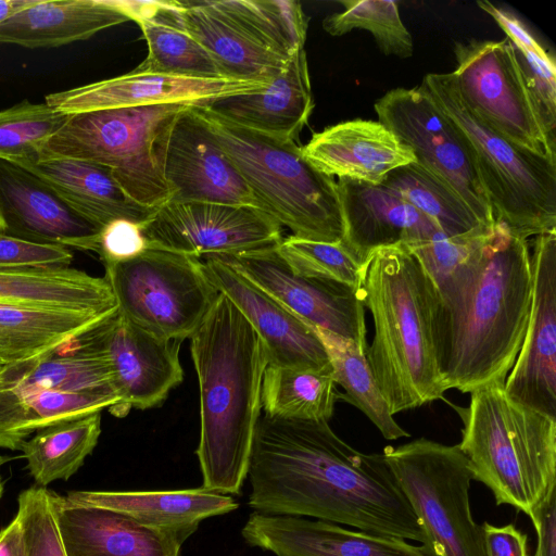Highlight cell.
<instances>
[{
    "mask_svg": "<svg viewBox=\"0 0 556 556\" xmlns=\"http://www.w3.org/2000/svg\"><path fill=\"white\" fill-rule=\"evenodd\" d=\"M0 304L100 314L117 311L104 277L72 267L0 270Z\"/></svg>",
    "mask_w": 556,
    "mask_h": 556,
    "instance_id": "obj_30",
    "label": "cell"
},
{
    "mask_svg": "<svg viewBox=\"0 0 556 556\" xmlns=\"http://www.w3.org/2000/svg\"><path fill=\"white\" fill-rule=\"evenodd\" d=\"M339 400L331 365L324 368L267 365L261 404L265 415L328 421Z\"/></svg>",
    "mask_w": 556,
    "mask_h": 556,
    "instance_id": "obj_34",
    "label": "cell"
},
{
    "mask_svg": "<svg viewBox=\"0 0 556 556\" xmlns=\"http://www.w3.org/2000/svg\"><path fill=\"white\" fill-rule=\"evenodd\" d=\"M164 177L170 193L168 202H212L260 208L249 186L192 105L177 116L172 128Z\"/></svg>",
    "mask_w": 556,
    "mask_h": 556,
    "instance_id": "obj_18",
    "label": "cell"
},
{
    "mask_svg": "<svg viewBox=\"0 0 556 556\" xmlns=\"http://www.w3.org/2000/svg\"><path fill=\"white\" fill-rule=\"evenodd\" d=\"M420 86L466 139L495 222L525 239L556 231V163L480 119L460 97L452 73L427 74Z\"/></svg>",
    "mask_w": 556,
    "mask_h": 556,
    "instance_id": "obj_7",
    "label": "cell"
},
{
    "mask_svg": "<svg viewBox=\"0 0 556 556\" xmlns=\"http://www.w3.org/2000/svg\"><path fill=\"white\" fill-rule=\"evenodd\" d=\"M314 329L327 352L334 383L344 390L343 393L339 392V400L352 404L365 414L384 439L409 437L395 421L378 388L366 358V351L351 339L325 329Z\"/></svg>",
    "mask_w": 556,
    "mask_h": 556,
    "instance_id": "obj_36",
    "label": "cell"
},
{
    "mask_svg": "<svg viewBox=\"0 0 556 556\" xmlns=\"http://www.w3.org/2000/svg\"><path fill=\"white\" fill-rule=\"evenodd\" d=\"M342 12L326 16L323 28L331 36H342L353 29L371 33L386 55L406 59L413 54V39L403 24L399 2L393 0H344Z\"/></svg>",
    "mask_w": 556,
    "mask_h": 556,
    "instance_id": "obj_39",
    "label": "cell"
},
{
    "mask_svg": "<svg viewBox=\"0 0 556 556\" xmlns=\"http://www.w3.org/2000/svg\"><path fill=\"white\" fill-rule=\"evenodd\" d=\"M255 42L289 60L304 49L308 17L295 0H205Z\"/></svg>",
    "mask_w": 556,
    "mask_h": 556,
    "instance_id": "obj_35",
    "label": "cell"
},
{
    "mask_svg": "<svg viewBox=\"0 0 556 556\" xmlns=\"http://www.w3.org/2000/svg\"><path fill=\"white\" fill-rule=\"evenodd\" d=\"M204 271L260 336L268 365L324 368L330 365L314 327L302 320L218 255L204 256Z\"/></svg>",
    "mask_w": 556,
    "mask_h": 556,
    "instance_id": "obj_19",
    "label": "cell"
},
{
    "mask_svg": "<svg viewBox=\"0 0 556 556\" xmlns=\"http://www.w3.org/2000/svg\"><path fill=\"white\" fill-rule=\"evenodd\" d=\"M83 336L108 361L121 400L117 417L127 415L131 407L148 409L162 405L182 381L181 342L149 333L117 311Z\"/></svg>",
    "mask_w": 556,
    "mask_h": 556,
    "instance_id": "obj_14",
    "label": "cell"
},
{
    "mask_svg": "<svg viewBox=\"0 0 556 556\" xmlns=\"http://www.w3.org/2000/svg\"><path fill=\"white\" fill-rule=\"evenodd\" d=\"M481 527L485 556H529L528 536L515 525L496 527L484 522Z\"/></svg>",
    "mask_w": 556,
    "mask_h": 556,
    "instance_id": "obj_46",
    "label": "cell"
},
{
    "mask_svg": "<svg viewBox=\"0 0 556 556\" xmlns=\"http://www.w3.org/2000/svg\"><path fill=\"white\" fill-rule=\"evenodd\" d=\"M117 313L156 337L182 342L213 309L219 291L194 256L147 248L104 264Z\"/></svg>",
    "mask_w": 556,
    "mask_h": 556,
    "instance_id": "obj_10",
    "label": "cell"
},
{
    "mask_svg": "<svg viewBox=\"0 0 556 556\" xmlns=\"http://www.w3.org/2000/svg\"><path fill=\"white\" fill-rule=\"evenodd\" d=\"M2 493H3V482H2V479L0 477V498L2 496Z\"/></svg>",
    "mask_w": 556,
    "mask_h": 556,
    "instance_id": "obj_51",
    "label": "cell"
},
{
    "mask_svg": "<svg viewBox=\"0 0 556 556\" xmlns=\"http://www.w3.org/2000/svg\"><path fill=\"white\" fill-rule=\"evenodd\" d=\"M494 225L481 226L456 237H446L442 233L433 239L407 245V248L418 258L435 288L439 289L484 243Z\"/></svg>",
    "mask_w": 556,
    "mask_h": 556,
    "instance_id": "obj_43",
    "label": "cell"
},
{
    "mask_svg": "<svg viewBox=\"0 0 556 556\" xmlns=\"http://www.w3.org/2000/svg\"><path fill=\"white\" fill-rule=\"evenodd\" d=\"M189 105L156 104L68 115L37 159L67 157L108 166L132 200L160 207L170 197L164 177L169 135L177 116Z\"/></svg>",
    "mask_w": 556,
    "mask_h": 556,
    "instance_id": "obj_8",
    "label": "cell"
},
{
    "mask_svg": "<svg viewBox=\"0 0 556 556\" xmlns=\"http://www.w3.org/2000/svg\"><path fill=\"white\" fill-rule=\"evenodd\" d=\"M358 292L375 329L366 358L392 415L442 400L433 339L439 294L418 258L404 244L376 250Z\"/></svg>",
    "mask_w": 556,
    "mask_h": 556,
    "instance_id": "obj_4",
    "label": "cell"
},
{
    "mask_svg": "<svg viewBox=\"0 0 556 556\" xmlns=\"http://www.w3.org/2000/svg\"><path fill=\"white\" fill-rule=\"evenodd\" d=\"M190 339L200 391L195 453L202 486L219 494L240 495L261 417L267 353L251 324L220 292Z\"/></svg>",
    "mask_w": 556,
    "mask_h": 556,
    "instance_id": "obj_3",
    "label": "cell"
},
{
    "mask_svg": "<svg viewBox=\"0 0 556 556\" xmlns=\"http://www.w3.org/2000/svg\"><path fill=\"white\" fill-rule=\"evenodd\" d=\"M277 247L218 256L312 327L351 339L366 351L365 307L358 290L293 273Z\"/></svg>",
    "mask_w": 556,
    "mask_h": 556,
    "instance_id": "obj_15",
    "label": "cell"
},
{
    "mask_svg": "<svg viewBox=\"0 0 556 556\" xmlns=\"http://www.w3.org/2000/svg\"><path fill=\"white\" fill-rule=\"evenodd\" d=\"M381 185L433 220L446 237L486 226L454 189L416 162L393 169Z\"/></svg>",
    "mask_w": 556,
    "mask_h": 556,
    "instance_id": "obj_37",
    "label": "cell"
},
{
    "mask_svg": "<svg viewBox=\"0 0 556 556\" xmlns=\"http://www.w3.org/2000/svg\"><path fill=\"white\" fill-rule=\"evenodd\" d=\"M0 365H4V364H3V361L1 359V357H0Z\"/></svg>",
    "mask_w": 556,
    "mask_h": 556,
    "instance_id": "obj_52",
    "label": "cell"
},
{
    "mask_svg": "<svg viewBox=\"0 0 556 556\" xmlns=\"http://www.w3.org/2000/svg\"><path fill=\"white\" fill-rule=\"evenodd\" d=\"M147 248L194 257L237 255L276 247L281 225L249 205L166 202L141 226Z\"/></svg>",
    "mask_w": 556,
    "mask_h": 556,
    "instance_id": "obj_13",
    "label": "cell"
},
{
    "mask_svg": "<svg viewBox=\"0 0 556 556\" xmlns=\"http://www.w3.org/2000/svg\"><path fill=\"white\" fill-rule=\"evenodd\" d=\"M267 84L228 78L141 73L127 74L47 94L45 102L66 115L122 108L181 103L205 105L251 92Z\"/></svg>",
    "mask_w": 556,
    "mask_h": 556,
    "instance_id": "obj_20",
    "label": "cell"
},
{
    "mask_svg": "<svg viewBox=\"0 0 556 556\" xmlns=\"http://www.w3.org/2000/svg\"><path fill=\"white\" fill-rule=\"evenodd\" d=\"M244 541L276 556H429L406 540L305 517L252 513Z\"/></svg>",
    "mask_w": 556,
    "mask_h": 556,
    "instance_id": "obj_22",
    "label": "cell"
},
{
    "mask_svg": "<svg viewBox=\"0 0 556 556\" xmlns=\"http://www.w3.org/2000/svg\"><path fill=\"white\" fill-rule=\"evenodd\" d=\"M249 186L260 208L293 237L338 243L344 224L338 182L316 169L294 140L252 130L192 105Z\"/></svg>",
    "mask_w": 556,
    "mask_h": 556,
    "instance_id": "obj_6",
    "label": "cell"
},
{
    "mask_svg": "<svg viewBox=\"0 0 556 556\" xmlns=\"http://www.w3.org/2000/svg\"><path fill=\"white\" fill-rule=\"evenodd\" d=\"M71 249L33 242L0 232V270H26L70 267Z\"/></svg>",
    "mask_w": 556,
    "mask_h": 556,
    "instance_id": "obj_44",
    "label": "cell"
},
{
    "mask_svg": "<svg viewBox=\"0 0 556 556\" xmlns=\"http://www.w3.org/2000/svg\"><path fill=\"white\" fill-rule=\"evenodd\" d=\"M101 434V412L43 427L27 439L21 452L37 486L66 481L84 465Z\"/></svg>",
    "mask_w": 556,
    "mask_h": 556,
    "instance_id": "obj_33",
    "label": "cell"
},
{
    "mask_svg": "<svg viewBox=\"0 0 556 556\" xmlns=\"http://www.w3.org/2000/svg\"><path fill=\"white\" fill-rule=\"evenodd\" d=\"M65 501L80 506L113 510L153 528L199 527L206 518L238 508L230 495L207 491L203 486L153 491H71Z\"/></svg>",
    "mask_w": 556,
    "mask_h": 556,
    "instance_id": "obj_28",
    "label": "cell"
},
{
    "mask_svg": "<svg viewBox=\"0 0 556 556\" xmlns=\"http://www.w3.org/2000/svg\"><path fill=\"white\" fill-rule=\"evenodd\" d=\"M101 230L33 172L0 160L1 233L98 253Z\"/></svg>",
    "mask_w": 556,
    "mask_h": 556,
    "instance_id": "obj_17",
    "label": "cell"
},
{
    "mask_svg": "<svg viewBox=\"0 0 556 556\" xmlns=\"http://www.w3.org/2000/svg\"><path fill=\"white\" fill-rule=\"evenodd\" d=\"M458 443L472 480L490 489L497 505H510L532 519L556 491V418L520 404L503 383L470 393Z\"/></svg>",
    "mask_w": 556,
    "mask_h": 556,
    "instance_id": "obj_5",
    "label": "cell"
},
{
    "mask_svg": "<svg viewBox=\"0 0 556 556\" xmlns=\"http://www.w3.org/2000/svg\"><path fill=\"white\" fill-rule=\"evenodd\" d=\"M277 249L293 273L359 290L363 266L340 242H318L289 236L282 238Z\"/></svg>",
    "mask_w": 556,
    "mask_h": 556,
    "instance_id": "obj_41",
    "label": "cell"
},
{
    "mask_svg": "<svg viewBox=\"0 0 556 556\" xmlns=\"http://www.w3.org/2000/svg\"><path fill=\"white\" fill-rule=\"evenodd\" d=\"M382 455L426 534L429 556H485L470 509L472 476L458 444L420 438Z\"/></svg>",
    "mask_w": 556,
    "mask_h": 556,
    "instance_id": "obj_9",
    "label": "cell"
},
{
    "mask_svg": "<svg viewBox=\"0 0 556 556\" xmlns=\"http://www.w3.org/2000/svg\"><path fill=\"white\" fill-rule=\"evenodd\" d=\"M148 45L134 71L197 78H224L208 52L188 30L178 1H126Z\"/></svg>",
    "mask_w": 556,
    "mask_h": 556,
    "instance_id": "obj_29",
    "label": "cell"
},
{
    "mask_svg": "<svg viewBox=\"0 0 556 556\" xmlns=\"http://www.w3.org/2000/svg\"><path fill=\"white\" fill-rule=\"evenodd\" d=\"M531 266L529 323L504 389L516 402L556 418V231L535 236Z\"/></svg>",
    "mask_w": 556,
    "mask_h": 556,
    "instance_id": "obj_16",
    "label": "cell"
},
{
    "mask_svg": "<svg viewBox=\"0 0 556 556\" xmlns=\"http://www.w3.org/2000/svg\"><path fill=\"white\" fill-rule=\"evenodd\" d=\"M437 290L433 339L446 391L504 384L531 312L528 240L496 222L484 243Z\"/></svg>",
    "mask_w": 556,
    "mask_h": 556,
    "instance_id": "obj_2",
    "label": "cell"
},
{
    "mask_svg": "<svg viewBox=\"0 0 556 556\" xmlns=\"http://www.w3.org/2000/svg\"><path fill=\"white\" fill-rule=\"evenodd\" d=\"M452 72L465 103L486 125L539 156L556 163V142L541 118L507 38L454 46Z\"/></svg>",
    "mask_w": 556,
    "mask_h": 556,
    "instance_id": "obj_11",
    "label": "cell"
},
{
    "mask_svg": "<svg viewBox=\"0 0 556 556\" xmlns=\"http://www.w3.org/2000/svg\"><path fill=\"white\" fill-rule=\"evenodd\" d=\"M203 106L242 127L295 141L314 109L305 50L291 56L263 88Z\"/></svg>",
    "mask_w": 556,
    "mask_h": 556,
    "instance_id": "obj_25",
    "label": "cell"
},
{
    "mask_svg": "<svg viewBox=\"0 0 556 556\" xmlns=\"http://www.w3.org/2000/svg\"><path fill=\"white\" fill-rule=\"evenodd\" d=\"M302 153L327 176L370 185H381L393 169L416 162L413 151L386 126L361 118L313 134Z\"/></svg>",
    "mask_w": 556,
    "mask_h": 556,
    "instance_id": "obj_24",
    "label": "cell"
},
{
    "mask_svg": "<svg viewBox=\"0 0 556 556\" xmlns=\"http://www.w3.org/2000/svg\"><path fill=\"white\" fill-rule=\"evenodd\" d=\"M2 366H3V365H0V372H1Z\"/></svg>",
    "mask_w": 556,
    "mask_h": 556,
    "instance_id": "obj_53",
    "label": "cell"
},
{
    "mask_svg": "<svg viewBox=\"0 0 556 556\" xmlns=\"http://www.w3.org/2000/svg\"><path fill=\"white\" fill-rule=\"evenodd\" d=\"M375 111L416 163L454 189L482 224H495L466 139L421 86L388 91Z\"/></svg>",
    "mask_w": 556,
    "mask_h": 556,
    "instance_id": "obj_12",
    "label": "cell"
},
{
    "mask_svg": "<svg viewBox=\"0 0 556 556\" xmlns=\"http://www.w3.org/2000/svg\"><path fill=\"white\" fill-rule=\"evenodd\" d=\"M338 189L344 224L340 243L361 266L378 249L407 247L443 233L433 220L382 185L339 179Z\"/></svg>",
    "mask_w": 556,
    "mask_h": 556,
    "instance_id": "obj_21",
    "label": "cell"
},
{
    "mask_svg": "<svg viewBox=\"0 0 556 556\" xmlns=\"http://www.w3.org/2000/svg\"><path fill=\"white\" fill-rule=\"evenodd\" d=\"M9 460H10V457L0 455V467H2Z\"/></svg>",
    "mask_w": 556,
    "mask_h": 556,
    "instance_id": "obj_50",
    "label": "cell"
},
{
    "mask_svg": "<svg viewBox=\"0 0 556 556\" xmlns=\"http://www.w3.org/2000/svg\"><path fill=\"white\" fill-rule=\"evenodd\" d=\"M16 516L26 556H67L54 514L53 492L37 485L22 491Z\"/></svg>",
    "mask_w": 556,
    "mask_h": 556,
    "instance_id": "obj_42",
    "label": "cell"
},
{
    "mask_svg": "<svg viewBox=\"0 0 556 556\" xmlns=\"http://www.w3.org/2000/svg\"><path fill=\"white\" fill-rule=\"evenodd\" d=\"M531 521L538 535L534 556H556V491L539 506Z\"/></svg>",
    "mask_w": 556,
    "mask_h": 556,
    "instance_id": "obj_47",
    "label": "cell"
},
{
    "mask_svg": "<svg viewBox=\"0 0 556 556\" xmlns=\"http://www.w3.org/2000/svg\"><path fill=\"white\" fill-rule=\"evenodd\" d=\"M132 21L126 1L61 0L26 7L0 22V43L54 48Z\"/></svg>",
    "mask_w": 556,
    "mask_h": 556,
    "instance_id": "obj_26",
    "label": "cell"
},
{
    "mask_svg": "<svg viewBox=\"0 0 556 556\" xmlns=\"http://www.w3.org/2000/svg\"><path fill=\"white\" fill-rule=\"evenodd\" d=\"M186 26L228 79L268 84L289 60L262 47L206 1L178 0Z\"/></svg>",
    "mask_w": 556,
    "mask_h": 556,
    "instance_id": "obj_31",
    "label": "cell"
},
{
    "mask_svg": "<svg viewBox=\"0 0 556 556\" xmlns=\"http://www.w3.org/2000/svg\"><path fill=\"white\" fill-rule=\"evenodd\" d=\"M506 34L526 84L538 105L548 135L556 129V63L552 54L536 40L528 27L510 11L489 1H478Z\"/></svg>",
    "mask_w": 556,
    "mask_h": 556,
    "instance_id": "obj_38",
    "label": "cell"
},
{
    "mask_svg": "<svg viewBox=\"0 0 556 556\" xmlns=\"http://www.w3.org/2000/svg\"><path fill=\"white\" fill-rule=\"evenodd\" d=\"M257 513L311 517L372 534H426L382 453H362L325 420L258 418L248 476Z\"/></svg>",
    "mask_w": 556,
    "mask_h": 556,
    "instance_id": "obj_1",
    "label": "cell"
},
{
    "mask_svg": "<svg viewBox=\"0 0 556 556\" xmlns=\"http://www.w3.org/2000/svg\"><path fill=\"white\" fill-rule=\"evenodd\" d=\"M111 315L0 304V357L4 365L36 357Z\"/></svg>",
    "mask_w": 556,
    "mask_h": 556,
    "instance_id": "obj_32",
    "label": "cell"
},
{
    "mask_svg": "<svg viewBox=\"0 0 556 556\" xmlns=\"http://www.w3.org/2000/svg\"><path fill=\"white\" fill-rule=\"evenodd\" d=\"M67 117L46 102L28 100L0 110V160L12 163L36 160L42 146Z\"/></svg>",
    "mask_w": 556,
    "mask_h": 556,
    "instance_id": "obj_40",
    "label": "cell"
},
{
    "mask_svg": "<svg viewBox=\"0 0 556 556\" xmlns=\"http://www.w3.org/2000/svg\"><path fill=\"white\" fill-rule=\"evenodd\" d=\"M147 249L141 226L128 220H115L100 233L98 254L104 264L130 260Z\"/></svg>",
    "mask_w": 556,
    "mask_h": 556,
    "instance_id": "obj_45",
    "label": "cell"
},
{
    "mask_svg": "<svg viewBox=\"0 0 556 556\" xmlns=\"http://www.w3.org/2000/svg\"><path fill=\"white\" fill-rule=\"evenodd\" d=\"M38 0H0V22L23 8L35 4Z\"/></svg>",
    "mask_w": 556,
    "mask_h": 556,
    "instance_id": "obj_49",
    "label": "cell"
},
{
    "mask_svg": "<svg viewBox=\"0 0 556 556\" xmlns=\"http://www.w3.org/2000/svg\"><path fill=\"white\" fill-rule=\"evenodd\" d=\"M67 556H179L197 527L160 529L109 509L74 505L53 492Z\"/></svg>",
    "mask_w": 556,
    "mask_h": 556,
    "instance_id": "obj_23",
    "label": "cell"
},
{
    "mask_svg": "<svg viewBox=\"0 0 556 556\" xmlns=\"http://www.w3.org/2000/svg\"><path fill=\"white\" fill-rule=\"evenodd\" d=\"M45 180L64 200L101 229L115 220L143 226L159 207L132 200L112 168L77 159L51 157L16 163Z\"/></svg>",
    "mask_w": 556,
    "mask_h": 556,
    "instance_id": "obj_27",
    "label": "cell"
},
{
    "mask_svg": "<svg viewBox=\"0 0 556 556\" xmlns=\"http://www.w3.org/2000/svg\"><path fill=\"white\" fill-rule=\"evenodd\" d=\"M0 556H26L23 529L16 515L0 529Z\"/></svg>",
    "mask_w": 556,
    "mask_h": 556,
    "instance_id": "obj_48",
    "label": "cell"
}]
</instances>
